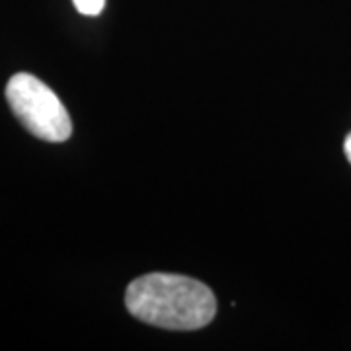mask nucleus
<instances>
[{
	"label": "nucleus",
	"instance_id": "obj_3",
	"mask_svg": "<svg viewBox=\"0 0 351 351\" xmlns=\"http://www.w3.org/2000/svg\"><path fill=\"white\" fill-rule=\"evenodd\" d=\"M73 4L84 16H98L106 6V0H73Z\"/></svg>",
	"mask_w": 351,
	"mask_h": 351
},
{
	"label": "nucleus",
	"instance_id": "obj_4",
	"mask_svg": "<svg viewBox=\"0 0 351 351\" xmlns=\"http://www.w3.org/2000/svg\"><path fill=\"white\" fill-rule=\"evenodd\" d=\"M343 151H346V156H348V160L351 162V133L346 137V143H343Z\"/></svg>",
	"mask_w": 351,
	"mask_h": 351
},
{
	"label": "nucleus",
	"instance_id": "obj_2",
	"mask_svg": "<svg viewBox=\"0 0 351 351\" xmlns=\"http://www.w3.org/2000/svg\"><path fill=\"white\" fill-rule=\"evenodd\" d=\"M6 101L20 123L41 141L63 143L71 137L73 123L63 101L34 75H14L6 84Z\"/></svg>",
	"mask_w": 351,
	"mask_h": 351
},
{
	"label": "nucleus",
	"instance_id": "obj_1",
	"mask_svg": "<svg viewBox=\"0 0 351 351\" xmlns=\"http://www.w3.org/2000/svg\"><path fill=\"white\" fill-rule=\"evenodd\" d=\"M125 306L137 320L164 330H199L217 314L211 289L176 274H149L131 281Z\"/></svg>",
	"mask_w": 351,
	"mask_h": 351
}]
</instances>
